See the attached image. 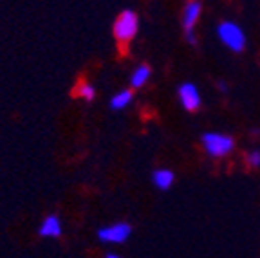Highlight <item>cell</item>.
Returning <instances> with one entry per match:
<instances>
[{
	"label": "cell",
	"instance_id": "30bf717a",
	"mask_svg": "<svg viewBox=\"0 0 260 258\" xmlns=\"http://www.w3.org/2000/svg\"><path fill=\"white\" fill-rule=\"evenodd\" d=\"M132 98H134V94H132L130 89L119 90V92L114 94V98L110 100V107H112L114 110H123L125 107H128L130 103H132Z\"/></svg>",
	"mask_w": 260,
	"mask_h": 258
},
{
	"label": "cell",
	"instance_id": "277c9868",
	"mask_svg": "<svg viewBox=\"0 0 260 258\" xmlns=\"http://www.w3.org/2000/svg\"><path fill=\"white\" fill-rule=\"evenodd\" d=\"M177 98L181 101V105L186 112H197L203 105V98H201L199 89L195 87V83H181V87L177 89Z\"/></svg>",
	"mask_w": 260,
	"mask_h": 258
},
{
	"label": "cell",
	"instance_id": "8992f818",
	"mask_svg": "<svg viewBox=\"0 0 260 258\" xmlns=\"http://www.w3.org/2000/svg\"><path fill=\"white\" fill-rule=\"evenodd\" d=\"M201 15H203V2H199V0H190V2H186L183 6L181 22H183L184 37L186 35H195V25L201 20Z\"/></svg>",
	"mask_w": 260,
	"mask_h": 258
},
{
	"label": "cell",
	"instance_id": "52a82bcc",
	"mask_svg": "<svg viewBox=\"0 0 260 258\" xmlns=\"http://www.w3.org/2000/svg\"><path fill=\"white\" fill-rule=\"evenodd\" d=\"M152 182L157 190H170L175 182V174L168 168H159L152 174Z\"/></svg>",
	"mask_w": 260,
	"mask_h": 258
},
{
	"label": "cell",
	"instance_id": "6da1fadb",
	"mask_svg": "<svg viewBox=\"0 0 260 258\" xmlns=\"http://www.w3.org/2000/svg\"><path fill=\"white\" fill-rule=\"evenodd\" d=\"M201 145H203L208 157L224 159L228 155H232L235 150V139L222 132H206L201 137Z\"/></svg>",
	"mask_w": 260,
	"mask_h": 258
},
{
	"label": "cell",
	"instance_id": "3957f363",
	"mask_svg": "<svg viewBox=\"0 0 260 258\" xmlns=\"http://www.w3.org/2000/svg\"><path fill=\"white\" fill-rule=\"evenodd\" d=\"M139 29V18L132 9H125L118 15V18L114 20V37L121 44H128L134 40Z\"/></svg>",
	"mask_w": 260,
	"mask_h": 258
},
{
	"label": "cell",
	"instance_id": "7a4b0ae2",
	"mask_svg": "<svg viewBox=\"0 0 260 258\" xmlns=\"http://www.w3.org/2000/svg\"><path fill=\"white\" fill-rule=\"evenodd\" d=\"M217 37L222 42L224 47H228L232 53H242L246 49V44H248L244 29L232 20H224L217 25Z\"/></svg>",
	"mask_w": 260,
	"mask_h": 258
},
{
	"label": "cell",
	"instance_id": "5bb4252c",
	"mask_svg": "<svg viewBox=\"0 0 260 258\" xmlns=\"http://www.w3.org/2000/svg\"><path fill=\"white\" fill-rule=\"evenodd\" d=\"M105 258H123V256H119V254H116V253H109Z\"/></svg>",
	"mask_w": 260,
	"mask_h": 258
},
{
	"label": "cell",
	"instance_id": "5b68a950",
	"mask_svg": "<svg viewBox=\"0 0 260 258\" xmlns=\"http://www.w3.org/2000/svg\"><path fill=\"white\" fill-rule=\"evenodd\" d=\"M130 235H132V228L126 222H116V224H110V226H105L98 231L100 240L107 244H121Z\"/></svg>",
	"mask_w": 260,
	"mask_h": 258
},
{
	"label": "cell",
	"instance_id": "4fadbf2b",
	"mask_svg": "<svg viewBox=\"0 0 260 258\" xmlns=\"http://www.w3.org/2000/svg\"><path fill=\"white\" fill-rule=\"evenodd\" d=\"M219 90H220V92H228V85H226V81H219Z\"/></svg>",
	"mask_w": 260,
	"mask_h": 258
},
{
	"label": "cell",
	"instance_id": "ba28073f",
	"mask_svg": "<svg viewBox=\"0 0 260 258\" xmlns=\"http://www.w3.org/2000/svg\"><path fill=\"white\" fill-rule=\"evenodd\" d=\"M61 233V222L56 215H49L40 226L42 237H60Z\"/></svg>",
	"mask_w": 260,
	"mask_h": 258
},
{
	"label": "cell",
	"instance_id": "7c38bea8",
	"mask_svg": "<svg viewBox=\"0 0 260 258\" xmlns=\"http://www.w3.org/2000/svg\"><path fill=\"white\" fill-rule=\"evenodd\" d=\"M78 92H80V96L87 101H92L94 96H96V90H94V87L90 83H81L80 89H78Z\"/></svg>",
	"mask_w": 260,
	"mask_h": 258
},
{
	"label": "cell",
	"instance_id": "9c48e42d",
	"mask_svg": "<svg viewBox=\"0 0 260 258\" xmlns=\"http://www.w3.org/2000/svg\"><path fill=\"white\" fill-rule=\"evenodd\" d=\"M150 76H152V69L148 67V65H139L134 73H132V76H130L132 89H141V87H145V85L148 83V80H150Z\"/></svg>",
	"mask_w": 260,
	"mask_h": 258
},
{
	"label": "cell",
	"instance_id": "8fae6325",
	"mask_svg": "<svg viewBox=\"0 0 260 258\" xmlns=\"http://www.w3.org/2000/svg\"><path fill=\"white\" fill-rule=\"evenodd\" d=\"M246 165L253 170L260 168V150H249V152L246 153Z\"/></svg>",
	"mask_w": 260,
	"mask_h": 258
}]
</instances>
